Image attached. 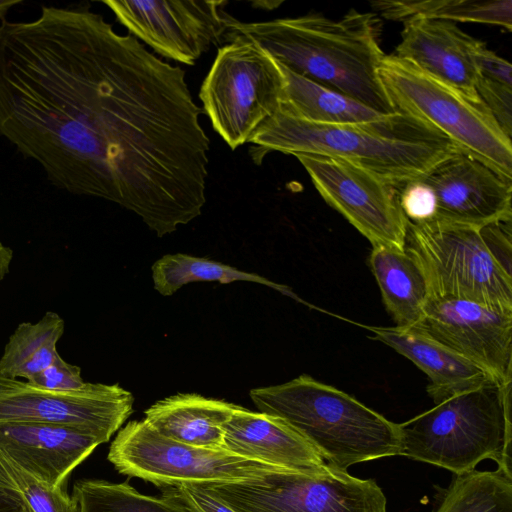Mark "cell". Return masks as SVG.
Segmentation results:
<instances>
[{"instance_id":"obj_1","label":"cell","mask_w":512,"mask_h":512,"mask_svg":"<svg viewBox=\"0 0 512 512\" xmlns=\"http://www.w3.org/2000/svg\"><path fill=\"white\" fill-rule=\"evenodd\" d=\"M185 71L86 7L0 23V136L158 237L202 213L210 140Z\"/></svg>"},{"instance_id":"obj_2","label":"cell","mask_w":512,"mask_h":512,"mask_svg":"<svg viewBox=\"0 0 512 512\" xmlns=\"http://www.w3.org/2000/svg\"><path fill=\"white\" fill-rule=\"evenodd\" d=\"M379 32L376 14L351 9L339 20L318 13L261 22L235 19L227 38L242 36L291 71L391 115L397 112L378 74L385 56Z\"/></svg>"},{"instance_id":"obj_3","label":"cell","mask_w":512,"mask_h":512,"mask_svg":"<svg viewBox=\"0 0 512 512\" xmlns=\"http://www.w3.org/2000/svg\"><path fill=\"white\" fill-rule=\"evenodd\" d=\"M250 143L264 151L345 160L398 188L459 149L438 131L398 112L374 124H319L278 111Z\"/></svg>"},{"instance_id":"obj_4","label":"cell","mask_w":512,"mask_h":512,"mask_svg":"<svg viewBox=\"0 0 512 512\" xmlns=\"http://www.w3.org/2000/svg\"><path fill=\"white\" fill-rule=\"evenodd\" d=\"M249 395L259 412L283 420L334 468L402 453L400 424L306 374Z\"/></svg>"},{"instance_id":"obj_5","label":"cell","mask_w":512,"mask_h":512,"mask_svg":"<svg viewBox=\"0 0 512 512\" xmlns=\"http://www.w3.org/2000/svg\"><path fill=\"white\" fill-rule=\"evenodd\" d=\"M511 389L488 379L401 423V456L455 475L491 459L512 478Z\"/></svg>"},{"instance_id":"obj_6","label":"cell","mask_w":512,"mask_h":512,"mask_svg":"<svg viewBox=\"0 0 512 512\" xmlns=\"http://www.w3.org/2000/svg\"><path fill=\"white\" fill-rule=\"evenodd\" d=\"M379 78L395 111L420 121L457 148L512 179V142L480 99L385 55Z\"/></svg>"},{"instance_id":"obj_7","label":"cell","mask_w":512,"mask_h":512,"mask_svg":"<svg viewBox=\"0 0 512 512\" xmlns=\"http://www.w3.org/2000/svg\"><path fill=\"white\" fill-rule=\"evenodd\" d=\"M405 250L419 265L429 297L512 309V272L492 254L481 227L407 220Z\"/></svg>"},{"instance_id":"obj_8","label":"cell","mask_w":512,"mask_h":512,"mask_svg":"<svg viewBox=\"0 0 512 512\" xmlns=\"http://www.w3.org/2000/svg\"><path fill=\"white\" fill-rule=\"evenodd\" d=\"M219 48L199 92L214 130L235 150L250 143L280 107L283 75L278 62L242 36Z\"/></svg>"},{"instance_id":"obj_9","label":"cell","mask_w":512,"mask_h":512,"mask_svg":"<svg viewBox=\"0 0 512 512\" xmlns=\"http://www.w3.org/2000/svg\"><path fill=\"white\" fill-rule=\"evenodd\" d=\"M108 460L123 475L159 488L180 484L238 482L287 470L224 449H208L168 439L144 420L130 421L110 445Z\"/></svg>"},{"instance_id":"obj_10","label":"cell","mask_w":512,"mask_h":512,"mask_svg":"<svg viewBox=\"0 0 512 512\" xmlns=\"http://www.w3.org/2000/svg\"><path fill=\"white\" fill-rule=\"evenodd\" d=\"M199 486L237 512H386L387 505L374 480L328 464L315 473L281 470L256 479Z\"/></svg>"},{"instance_id":"obj_11","label":"cell","mask_w":512,"mask_h":512,"mask_svg":"<svg viewBox=\"0 0 512 512\" xmlns=\"http://www.w3.org/2000/svg\"><path fill=\"white\" fill-rule=\"evenodd\" d=\"M295 157L325 202L372 246L405 249L407 219L398 187L345 160L314 154Z\"/></svg>"},{"instance_id":"obj_12","label":"cell","mask_w":512,"mask_h":512,"mask_svg":"<svg viewBox=\"0 0 512 512\" xmlns=\"http://www.w3.org/2000/svg\"><path fill=\"white\" fill-rule=\"evenodd\" d=\"M129 32L161 57L194 65L227 37L236 18L222 0H106L102 2Z\"/></svg>"},{"instance_id":"obj_13","label":"cell","mask_w":512,"mask_h":512,"mask_svg":"<svg viewBox=\"0 0 512 512\" xmlns=\"http://www.w3.org/2000/svg\"><path fill=\"white\" fill-rule=\"evenodd\" d=\"M133 403V395L118 384L86 383L63 392L0 375V424L68 426L105 443L131 415Z\"/></svg>"},{"instance_id":"obj_14","label":"cell","mask_w":512,"mask_h":512,"mask_svg":"<svg viewBox=\"0 0 512 512\" xmlns=\"http://www.w3.org/2000/svg\"><path fill=\"white\" fill-rule=\"evenodd\" d=\"M412 328L471 361L499 383H512V309L429 297Z\"/></svg>"},{"instance_id":"obj_15","label":"cell","mask_w":512,"mask_h":512,"mask_svg":"<svg viewBox=\"0 0 512 512\" xmlns=\"http://www.w3.org/2000/svg\"><path fill=\"white\" fill-rule=\"evenodd\" d=\"M419 179L435 196L432 221L482 227L512 220V179L460 149Z\"/></svg>"},{"instance_id":"obj_16","label":"cell","mask_w":512,"mask_h":512,"mask_svg":"<svg viewBox=\"0 0 512 512\" xmlns=\"http://www.w3.org/2000/svg\"><path fill=\"white\" fill-rule=\"evenodd\" d=\"M481 43L456 23L413 18L403 22L401 41L393 55L479 99L475 89L478 79L475 54Z\"/></svg>"},{"instance_id":"obj_17","label":"cell","mask_w":512,"mask_h":512,"mask_svg":"<svg viewBox=\"0 0 512 512\" xmlns=\"http://www.w3.org/2000/svg\"><path fill=\"white\" fill-rule=\"evenodd\" d=\"M99 444L94 435L73 427L0 424V450L26 472L54 487H62Z\"/></svg>"},{"instance_id":"obj_18","label":"cell","mask_w":512,"mask_h":512,"mask_svg":"<svg viewBox=\"0 0 512 512\" xmlns=\"http://www.w3.org/2000/svg\"><path fill=\"white\" fill-rule=\"evenodd\" d=\"M223 449L279 468L315 473L327 465L316 450L278 417L241 406L223 426Z\"/></svg>"},{"instance_id":"obj_19","label":"cell","mask_w":512,"mask_h":512,"mask_svg":"<svg viewBox=\"0 0 512 512\" xmlns=\"http://www.w3.org/2000/svg\"><path fill=\"white\" fill-rule=\"evenodd\" d=\"M367 329L372 338L390 346L427 375V392L434 404L494 379L471 361L412 327L368 326Z\"/></svg>"},{"instance_id":"obj_20","label":"cell","mask_w":512,"mask_h":512,"mask_svg":"<svg viewBox=\"0 0 512 512\" xmlns=\"http://www.w3.org/2000/svg\"><path fill=\"white\" fill-rule=\"evenodd\" d=\"M237 408L223 400L181 393L151 405L143 420L168 439L219 450L223 449V426Z\"/></svg>"},{"instance_id":"obj_21","label":"cell","mask_w":512,"mask_h":512,"mask_svg":"<svg viewBox=\"0 0 512 512\" xmlns=\"http://www.w3.org/2000/svg\"><path fill=\"white\" fill-rule=\"evenodd\" d=\"M278 64L283 75L279 111L284 114L319 124H374L393 115L381 114Z\"/></svg>"},{"instance_id":"obj_22","label":"cell","mask_w":512,"mask_h":512,"mask_svg":"<svg viewBox=\"0 0 512 512\" xmlns=\"http://www.w3.org/2000/svg\"><path fill=\"white\" fill-rule=\"evenodd\" d=\"M368 262L395 326H414L422 317L429 298L428 287L417 262L405 249L382 245L372 246Z\"/></svg>"},{"instance_id":"obj_23","label":"cell","mask_w":512,"mask_h":512,"mask_svg":"<svg viewBox=\"0 0 512 512\" xmlns=\"http://www.w3.org/2000/svg\"><path fill=\"white\" fill-rule=\"evenodd\" d=\"M371 6L394 21L424 18L489 24L512 30L511 0H381L371 2Z\"/></svg>"},{"instance_id":"obj_24","label":"cell","mask_w":512,"mask_h":512,"mask_svg":"<svg viewBox=\"0 0 512 512\" xmlns=\"http://www.w3.org/2000/svg\"><path fill=\"white\" fill-rule=\"evenodd\" d=\"M64 327V320L55 312L45 313L36 323L19 324L0 358V375L31 380L59 355L57 342Z\"/></svg>"},{"instance_id":"obj_25","label":"cell","mask_w":512,"mask_h":512,"mask_svg":"<svg viewBox=\"0 0 512 512\" xmlns=\"http://www.w3.org/2000/svg\"><path fill=\"white\" fill-rule=\"evenodd\" d=\"M152 279L154 289L163 296L174 294L186 284L200 281H217L222 284L236 281L255 282L293 296L286 286L258 274L183 253L167 254L158 259L152 266Z\"/></svg>"},{"instance_id":"obj_26","label":"cell","mask_w":512,"mask_h":512,"mask_svg":"<svg viewBox=\"0 0 512 512\" xmlns=\"http://www.w3.org/2000/svg\"><path fill=\"white\" fill-rule=\"evenodd\" d=\"M432 512H512V478L499 469L455 475Z\"/></svg>"},{"instance_id":"obj_27","label":"cell","mask_w":512,"mask_h":512,"mask_svg":"<svg viewBox=\"0 0 512 512\" xmlns=\"http://www.w3.org/2000/svg\"><path fill=\"white\" fill-rule=\"evenodd\" d=\"M72 497L78 512H191L166 496L141 494L128 482L81 480L74 484Z\"/></svg>"},{"instance_id":"obj_28","label":"cell","mask_w":512,"mask_h":512,"mask_svg":"<svg viewBox=\"0 0 512 512\" xmlns=\"http://www.w3.org/2000/svg\"><path fill=\"white\" fill-rule=\"evenodd\" d=\"M0 463L15 485L23 512H78L75 499L62 487H54L37 479L1 450Z\"/></svg>"},{"instance_id":"obj_29","label":"cell","mask_w":512,"mask_h":512,"mask_svg":"<svg viewBox=\"0 0 512 512\" xmlns=\"http://www.w3.org/2000/svg\"><path fill=\"white\" fill-rule=\"evenodd\" d=\"M476 93L502 131L512 135V87L478 76Z\"/></svg>"},{"instance_id":"obj_30","label":"cell","mask_w":512,"mask_h":512,"mask_svg":"<svg viewBox=\"0 0 512 512\" xmlns=\"http://www.w3.org/2000/svg\"><path fill=\"white\" fill-rule=\"evenodd\" d=\"M399 202L406 219L412 223L430 222L435 218L434 193L420 179L407 182L399 188Z\"/></svg>"},{"instance_id":"obj_31","label":"cell","mask_w":512,"mask_h":512,"mask_svg":"<svg viewBox=\"0 0 512 512\" xmlns=\"http://www.w3.org/2000/svg\"><path fill=\"white\" fill-rule=\"evenodd\" d=\"M27 382L43 389L63 392L79 390L87 383L81 377V369L67 363L60 355Z\"/></svg>"},{"instance_id":"obj_32","label":"cell","mask_w":512,"mask_h":512,"mask_svg":"<svg viewBox=\"0 0 512 512\" xmlns=\"http://www.w3.org/2000/svg\"><path fill=\"white\" fill-rule=\"evenodd\" d=\"M160 489L163 496L183 505L191 512H237L199 485L180 484Z\"/></svg>"},{"instance_id":"obj_33","label":"cell","mask_w":512,"mask_h":512,"mask_svg":"<svg viewBox=\"0 0 512 512\" xmlns=\"http://www.w3.org/2000/svg\"><path fill=\"white\" fill-rule=\"evenodd\" d=\"M478 76L512 87V67L482 42L475 54Z\"/></svg>"},{"instance_id":"obj_34","label":"cell","mask_w":512,"mask_h":512,"mask_svg":"<svg viewBox=\"0 0 512 512\" xmlns=\"http://www.w3.org/2000/svg\"><path fill=\"white\" fill-rule=\"evenodd\" d=\"M0 512H23L20 496L0 463Z\"/></svg>"},{"instance_id":"obj_35","label":"cell","mask_w":512,"mask_h":512,"mask_svg":"<svg viewBox=\"0 0 512 512\" xmlns=\"http://www.w3.org/2000/svg\"><path fill=\"white\" fill-rule=\"evenodd\" d=\"M13 258V251L0 241V282L9 272L10 263Z\"/></svg>"},{"instance_id":"obj_36","label":"cell","mask_w":512,"mask_h":512,"mask_svg":"<svg viewBox=\"0 0 512 512\" xmlns=\"http://www.w3.org/2000/svg\"><path fill=\"white\" fill-rule=\"evenodd\" d=\"M21 3L20 0H0V18L5 20L4 17L8 11L15 5Z\"/></svg>"}]
</instances>
